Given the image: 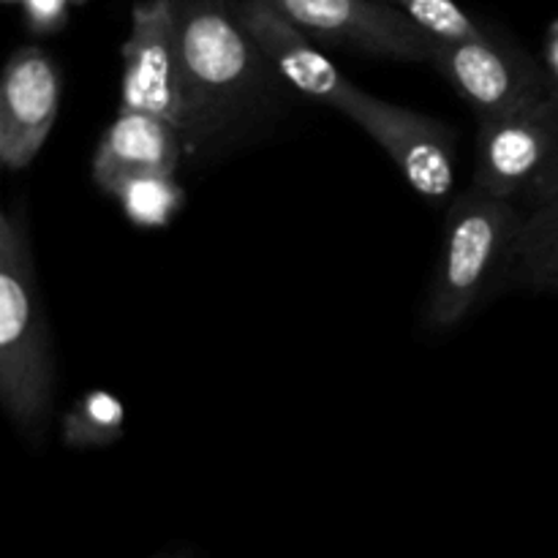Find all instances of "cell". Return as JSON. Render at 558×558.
Wrapping results in <instances>:
<instances>
[{"instance_id": "obj_1", "label": "cell", "mask_w": 558, "mask_h": 558, "mask_svg": "<svg viewBox=\"0 0 558 558\" xmlns=\"http://www.w3.org/2000/svg\"><path fill=\"white\" fill-rule=\"evenodd\" d=\"M54 396L47 308L36 283L22 207L0 218V403L16 430L36 436Z\"/></svg>"}, {"instance_id": "obj_2", "label": "cell", "mask_w": 558, "mask_h": 558, "mask_svg": "<svg viewBox=\"0 0 558 558\" xmlns=\"http://www.w3.org/2000/svg\"><path fill=\"white\" fill-rule=\"evenodd\" d=\"M178 11L180 65L191 104L189 150H194L262 96L272 69L223 0H189Z\"/></svg>"}, {"instance_id": "obj_3", "label": "cell", "mask_w": 558, "mask_h": 558, "mask_svg": "<svg viewBox=\"0 0 558 558\" xmlns=\"http://www.w3.org/2000/svg\"><path fill=\"white\" fill-rule=\"evenodd\" d=\"M523 221V207L474 185L458 196L447 216L439 262L425 303L430 327L447 330L472 314L490 283L510 270Z\"/></svg>"}, {"instance_id": "obj_4", "label": "cell", "mask_w": 558, "mask_h": 558, "mask_svg": "<svg viewBox=\"0 0 558 558\" xmlns=\"http://www.w3.org/2000/svg\"><path fill=\"white\" fill-rule=\"evenodd\" d=\"M472 185L529 210L558 194V101L480 120Z\"/></svg>"}, {"instance_id": "obj_5", "label": "cell", "mask_w": 558, "mask_h": 558, "mask_svg": "<svg viewBox=\"0 0 558 558\" xmlns=\"http://www.w3.org/2000/svg\"><path fill=\"white\" fill-rule=\"evenodd\" d=\"M120 109L169 120L189 147L191 104L180 65V11L174 0H142L131 11L123 44Z\"/></svg>"}, {"instance_id": "obj_6", "label": "cell", "mask_w": 558, "mask_h": 558, "mask_svg": "<svg viewBox=\"0 0 558 558\" xmlns=\"http://www.w3.org/2000/svg\"><path fill=\"white\" fill-rule=\"evenodd\" d=\"M338 112L352 118L390 156L414 194L430 205L450 199L456 185V131L450 125L360 87H352Z\"/></svg>"}, {"instance_id": "obj_7", "label": "cell", "mask_w": 558, "mask_h": 558, "mask_svg": "<svg viewBox=\"0 0 558 558\" xmlns=\"http://www.w3.org/2000/svg\"><path fill=\"white\" fill-rule=\"evenodd\" d=\"M430 63L480 120L507 118L550 96L545 65L494 36L436 41Z\"/></svg>"}, {"instance_id": "obj_8", "label": "cell", "mask_w": 558, "mask_h": 558, "mask_svg": "<svg viewBox=\"0 0 558 558\" xmlns=\"http://www.w3.org/2000/svg\"><path fill=\"white\" fill-rule=\"evenodd\" d=\"M314 38L379 58L425 63L439 38L387 0H270Z\"/></svg>"}, {"instance_id": "obj_9", "label": "cell", "mask_w": 558, "mask_h": 558, "mask_svg": "<svg viewBox=\"0 0 558 558\" xmlns=\"http://www.w3.org/2000/svg\"><path fill=\"white\" fill-rule=\"evenodd\" d=\"M63 82L52 54L41 47H20L0 82V161L25 169L41 153L60 112Z\"/></svg>"}, {"instance_id": "obj_10", "label": "cell", "mask_w": 558, "mask_h": 558, "mask_svg": "<svg viewBox=\"0 0 558 558\" xmlns=\"http://www.w3.org/2000/svg\"><path fill=\"white\" fill-rule=\"evenodd\" d=\"M238 14L259 47L262 58L283 85L332 109L341 107V101L354 87L352 80H347L332 65V60H327L311 33L294 25L270 0H243L238 5Z\"/></svg>"}, {"instance_id": "obj_11", "label": "cell", "mask_w": 558, "mask_h": 558, "mask_svg": "<svg viewBox=\"0 0 558 558\" xmlns=\"http://www.w3.org/2000/svg\"><path fill=\"white\" fill-rule=\"evenodd\" d=\"M185 136L169 120L136 109H120L93 153L90 172L98 189L112 196L125 180L145 174H178Z\"/></svg>"}, {"instance_id": "obj_12", "label": "cell", "mask_w": 558, "mask_h": 558, "mask_svg": "<svg viewBox=\"0 0 558 558\" xmlns=\"http://www.w3.org/2000/svg\"><path fill=\"white\" fill-rule=\"evenodd\" d=\"M510 276L537 289H558V194L526 213L510 259Z\"/></svg>"}, {"instance_id": "obj_13", "label": "cell", "mask_w": 558, "mask_h": 558, "mask_svg": "<svg viewBox=\"0 0 558 558\" xmlns=\"http://www.w3.org/2000/svg\"><path fill=\"white\" fill-rule=\"evenodd\" d=\"M125 409L112 392L90 390L63 417V441L71 447H107L123 436Z\"/></svg>"}, {"instance_id": "obj_14", "label": "cell", "mask_w": 558, "mask_h": 558, "mask_svg": "<svg viewBox=\"0 0 558 558\" xmlns=\"http://www.w3.org/2000/svg\"><path fill=\"white\" fill-rule=\"evenodd\" d=\"M112 196L120 202L129 221L147 229L167 227L183 205V189L174 174H145V178L125 180Z\"/></svg>"}, {"instance_id": "obj_15", "label": "cell", "mask_w": 558, "mask_h": 558, "mask_svg": "<svg viewBox=\"0 0 558 558\" xmlns=\"http://www.w3.org/2000/svg\"><path fill=\"white\" fill-rule=\"evenodd\" d=\"M387 3L412 16L439 41H469V38L488 36L456 0H387Z\"/></svg>"}, {"instance_id": "obj_16", "label": "cell", "mask_w": 558, "mask_h": 558, "mask_svg": "<svg viewBox=\"0 0 558 558\" xmlns=\"http://www.w3.org/2000/svg\"><path fill=\"white\" fill-rule=\"evenodd\" d=\"M22 3L27 9V20H31L33 31L47 33L54 31L65 20L71 0H22Z\"/></svg>"}, {"instance_id": "obj_17", "label": "cell", "mask_w": 558, "mask_h": 558, "mask_svg": "<svg viewBox=\"0 0 558 558\" xmlns=\"http://www.w3.org/2000/svg\"><path fill=\"white\" fill-rule=\"evenodd\" d=\"M543 65H545V74H548V82H550V96L558 101V16L550 22L548 36H545Z\"/></svg>"}, {"instance_id": "obj_18", "label": "cell", "mask_w": 558, "mask_h": 558, "mask_svg": "<svg viewBox=\"0 0 558 558\" xmlns=\"http://www.w3.org/2000/svg\"><path fill=\"white\" fill-rule=\"evenodd\" d=\"M11 3H14V0H11Z\"/></svg>"}]
</instances>
